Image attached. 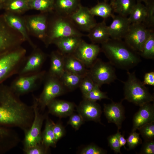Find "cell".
<instances>
[{
    "instance_id": "cell-1",
    "label": "cell",
    "mask_w": 154,
    "mask_h": 154,
    "mask_svg": "<svg viewBox=\"0 0 154 154\" xmlns=\"http://www.w3.org/2000/svg\"><path fill=\"white\" fill-rule=\"evenodd\" d=\"M32 105L22 102L10 86L0 85V124L17 127L24 132L30 127L34 117Z\"/></svg>"
},
{
    "instance_id": "cell-2",
    "label": "cell",
    "mask_w": 154,
    "mask_h": 154,
    "mask_svg": "<svg viewBox=\"0 0 154 154\" xmlns=\"http://www.w3.org/2000/svg\"><path fill=\"white\" fill-rule=\"evenodd\" d=\"M101 48L109 62L118 68L128 71L141 61L139 54L122 40L110 38L101 44Z\"/></svg>"
},
{
    "instance_id": "cell-3",
    "label": "cell",
    "mask_w": 154,
    "mask_h": 154,
    "mask_svg": "<svg viewBox=\"0 0 154 154\" xmlns=\"http://www.w3.org/2000/svg\"><path fill=\"white\" fill-rule=\"evenodd\" d=\"M127 79L123 82L124 99L139 107L153 101V95L137 77L135 71H127Z\"/></svg>"
},
{
    "instance_id": "cell-4",
    "label": "cell",
    "mask_w": 154,
    "mask_h": 154,
    "mask_svg": "<svg viewBox=\"0 0 154 154\" xmlns=\"http://www.w3.org/2000/svg\"><path fill=\"white\" fill-rule=\"evenodd\" d=\"M84 35L75 26L70 18L56 16L48 25L46 37L44 42L46 46L57 39L68 36L82 37Z\"/></svg>"
},
{
    "instance_id": "cell-5",
    "label": "cell",
    "mask_w": 154,
    "mask_h": 154,
    "mask_svg": "<svg viewBox=\"0 0 154 154\" xmlns=\"http://www.w3.org/2000/svg\"><path fill=\"white\" fill-rule=\"evenodd\" d=\"M26 50L21 46L0 55V85L18 72L25 60Z\"/></svg>"
},
{
    "instance_id": "cell-6",
    "label": "cell",
    "mask_w": 154,
    "mask_h": 154,
    "mask_svg": "<svg viewBox=\"0 0 154 154\" xmlns=\"http://www.w3.org/2000/svg\"><path fill=\"white\" fill-rule=\"evenodd\" d=\"M33 98L32 106L34 117L30 127L24 132L23 149L27 148L41 143V128L43 121L47 116L45 114L40 113L37 98L33 95Z\"/></svg>"
},
{
    "instance_id": "cell-7",
    "label": "cell",
    "mask_w": 154,
    "mask_h": 154,
    "mask_svg": "<svg viewBox=\"0 0 154 154\" xmlns=\"http://www.w3.org/2000/svg\"><path fill=\"white\" fill-rule=\"evenodd\" d=\"M88 70V75L100 88L104 84H110L117 79L115 69L109 62L97 58Z\"/></svg>"
},
{
    "instance_id": "cell-8",
    "label": "cell",
    "mask_w": 154,
    "mask_h": 154,
    "mask_svg": "<svg viewBox=\"0 0 154 154\" xmlns=\"http://www.w3.org/2000/svg\"><path fill=\"white\" fill-rule=\"evenodd\" d=\"M24 41L21 35L8 24L4 15H0V55L21 46Z\"/></svg>"
},
{
    "instance_id": "cell-9",
    "label": "cell",
    "mask_w": 154,
    "mask_h": 154,
    "mask_svg": "<svg viewBox=\"0 0 154 154\" xmlns=\"http://www.w3.org/2000/svg\"><path fill=\"white\" fill-rule=\"evenodd\" d=\"M44 71L19 75L10 86L13 91L20 96L33 92L37 88L45 75Z\"/></svg>"
},
{
    "instance_id": "cell-10",
    "label": "cell",
    "mask_w": 154,
    "mask_h": 154,
    "mask_svg": "<svg viewBox=\"0 0 154 154\" xmlns=\"http://www.w3.org/2000/svg\"><path fill=\"white\" fill-rule=\"evenodd\" d=\"M65 91L59 78L48 75L41 93L37 98L40 111H43L51 101L63 94Z\"/></svg>"
},
{
    "instance_id": "cell-11",
    "label": "cell",
    "mask_w": 154,
    "mask_h": 154,
    "mask_svg": "<svg viewBox=\"0 0 154 154\" xmlns=\"http://www.w3.org/2000/svg\"><path fill=\"white\" fill-rule=\"evenodd\" d=\"M143 23H131L124 37V41L139 54L142 50L144 44L151 30Z\"/></svg>"
},
{
    "instance_id": "cell-12",
    "label": "cell",
    "mask_w": 154,
    "mask_h": 154,
    "mask_svg": "<svg viewBox=\"0 0 154 154\" xmlns=\"http://www.w3.org/2000/svg\"><path fill=\"white\" fill-rule=\"evenodd\" d=\"M28 33L44 42L48 27L47 15L44 13L25 17L24 19Z\"/></svg>"
},
{
    "instance_id": "cell-13",
    "label": "cell",
    "mask_w": 154,
    "mask_h": 154,
    "mask_svg": "<svg viewBox=\"0 0 154 154\" xmlns=\"http://www.w3.org/2000/svg\"><path fill=\"white\" fill-rule=\"evenodd\" d=\"M101 51V47L98 45L89 44L82 40L72 54L86 67L90 68Z\"/></svg>"
},
{
    "instance_id": "cell-14",
    "label": "cell",
    "mask_w": 154,
    "mask_h": 154,
    "mask_svg": "<svg viewBox=\"0 0 154 154\" xmlns=\"http://www.w3.org/2000/svg\"><path fill=\"white\" fill-rule=\"evenodd\" d=\"M69 17L79 31L89 32L97 23L89 9L81 5Z\"/></svg>"
},
{
    "instance_id": "cell-15",
    "label": "cell",
    "mask_w": 154,
    "mask_h": 154,
    "mask_svg": "<svg viewBox=\"0 0 154 154\" xmlns=\"http://www.w3.org/2000/svg\"><path fill=\"white\" fill-rule=\"evenodd\" d=\"M76 110L84 121H93L101 123V108L96 102L84 99L77 107Z\"/></svg>"
},
{
    "instance_id": "cell-16",
    "label": "cell",
    "mask_w": 154,
    "mask_h": 154,
    "mask_svg": "<svg viewBox=\"0 0 154 154\" xmlns=\"http://www.w3.org/2000/svg\"><path fill=\"white\" fill-rule=\"evenodd\" d=\"M36 49L25 60L23 66L18 72L19 75L30 74L40 70L46 56L40 50Z\"/></svg>"
},
{
    "instance_id": "cell-17",
    "label": "cell",
    "mask_w": 154,
    "mask_h": 154,
    "mask_svg": "<svg viewBox=\"0 0 154 154\" xmlns=\"http://www.w3.org/2000/svg\"><path fill=\"white\" fill-rule=\"evenodd\" d=\"M122 102H112L110 104H104V112L108 122L115 123L118 131L121 128L122 123L125 118V110Z\"/></svg>"
},
{
    "instance_id": "cell-18",
    "label": "cell",
    "mask_w": 154,
    "mask_h": 154,
    "mask_svg": "<svg viewBox=\"0 0 154 154\" xmlns=\"http://www.w3.org/2000/svg\"><path fill=\"white\" fill-rule=\"evenodd\" d=\"M112 21L108 26L110 38L122 40L127 34L131 23L128 17L118 15L112 17Z\"/></svg>"
},
{
    "instance_id": "cell-19",
    "label": "cell",
    "mask_w": 154,
    "mask_h": 154,
    "mask_svg": "<svg viewBox=\"0 0 154 154\" xmlns=\"http://www.w3.org/2000/svg\"><path fill=\"white\" fill-rule=\"evenodd\" d=\"M4 15L9 25L19 32L22 35L25 41L28 42L34 49L36 48V46L29 36L24 19L17 15L8 12L5 13Z\"/></svg>"
},
{
    "instance_id": "cell-20",
    "label": "cell",
    "mask_w": 154,
    "mask_h": 154,
    "mask_svg": "<svg viewBox=\"0 0 154 154\" xmlns=\"http://www.w3.org/2000/svg\"><path fill=\"white\" fill-rule=\"evenodd\" d=\"M154 121V105L148 103L140 106L138 111L135 114L133 120L132 131H135L140 126Z\"/></svg>"
},
{
    "instance_id": "cell-21",
    "label": "cell",
    "mask_w": 154,
    "mask_h": 154,
    "mask_svg": "<svg viewBox=\"0 0 154 154\" xmlns=\"http://www.w3.org/2000/svg\"><path fill=\"white\" fill-rule=\"evenodd\" d=\"M75 107L72 102L55 99L47 106L48 113L60 117L69 116L73 113Z\"/></svg>"
},
{
    "instance_id": "cell-22",
    "label": "cell",
    "mask_w": 154,
    "mask_h": 154,
    "mask_svg": "<svg viewBox=\"0 0 154 154\" xmlns=\"http://www.w3.org/2000/svg\"><path fill=\"white\" fill-rule=\"evenodd\" d=\"M81 37L71 36L60 38L53 41L59 52L63 55L73 54L82 40Z\"/></svg>"
},
{
    "instance_id": "cell-23",
    "label": "cell",
    "mask_w": 154,
    "mask_h": 154,
    "mask_svg": "<svg viewBox=\"0 0 154 154\" xmlns=\"http://www.w3.org/2000/svg\"><path fill=\"white\" fill-rule=\"evenodd\" d=\"M87 35L92 43H103L110 38L108 26L106 25L105 19L101 22L97 23L88 32Z\"/></svg>"
},
{
    "instance_id": "cell-24",
    "label": "cell",
    "mask_w": 154,
    "mask_h": 154,
    "mask_svg": "<svg viewBox=\"0 0 154 154\" xmlns=\"http://www.w3.org/2000/svg\"><path fill=\"white\" fill-rule=\"evenodd\" d=\"M80 0H54V10L56 13L69 17L75 13L81 5Z\"/></svg>"
},
{
    "instance_id": "cell-25",
    "label": "cell",
    "mask_w": 154,
    "mask_h": 154,
    "mask_svg": "<svg viewBox=\"0 0 154 154\" xmlns=\"http://www.w3.org/2000/svg\"><path fill=\"white\" fill-rule=\"evenodd\" d=\"M64 70L83 76L87 75L88 70L73 54L64 55Z\"/></svg>"
},
{
    "instance_id": "cell-26",
    "label": "cell",
    "mask_w": 154,
    "mask_h": 154,
    "mask_svg": "<svg viewBox=\"0 0 154 154\" xmlns=\"http://www.w3.org/2000/svg\"><path fill=\"white\" fill-rule=\"evenodd\" d=\"M48 75L60 78L64 71V55L59 51L52 52L50 54Z\"/></svg>"
},
{
    "instance_id": "cell-27",
    "label": "cell",
    "mask_w": 154,
    "mask_h": 154,
    "mask_svg": "<svg viewBox=\"0 0 154 154\" xmlns=\"http://www.w3.org/2000/svg\"><path fill=\"white\" fill-rule=\"evenodd\" d=\"M47 116L44 129L41 133V143L48 150L50 147H55L56 142L53 130L54 123Z\"/></svg>"
},
{
    "instance_id": "cell-28",
    "label": "cell",
    "mask_w": 154,
    "mask_h": 154,
    "mask_svg": "<svg viewBox=\"0 0 154 154\" xmlns=\"http://www.w3.org/2000/svg\"><path fill=\"white\" fill-rule=\"evenodd\" d=\"M136 3L135 0H115L110 4L114 13L127 17Z\"/></svg>"
},
{
    "instance_id": "cell-29",
    "label": "cell",
    "mask_w": 154,
    "mask_h": 154,
    "mask_svg": "<svg viewBox=\"0 0 154 154\" xmlns=\"http://www.w3.org/2000/svg\"><path fill=\"white\" fill-rule=\"evenodd\" d=\"M6 12L16 15L22 14L30 9L28 0H7L3 4Z\"/></svg>"
},
{
    "instance_id": "cell-30",
    "label": "cell",
    "mask_w": 154,
    "mask_h": 154,
    "mask_svg": "<svg viewBox=\"0 0 154 154\" xmlns=\"http://www.w3.org/2000/svg\"><path fill=\"white\" fill-rule=\"evenodd\" d=\"M84 77L64 70L59 79L65 89L72 90L79 87Z\"/></svg>"
},
{
    "instance_id": "cell-31",
    "label": "cell",
    "mask_w": 154,
    "mask_h": 154,
    "mask_svg": "<svg viewBox=\"0 0 154 154\" xmlns=\"http://www.w3.org/2000/svg\"><path fill=\"white\" fill-rule=\"evenodd\" d=\"M147 14V8L146 6L142 3L136 2L128 18L131 23H143Z\"/></svg>"
},
{
    "instance_id": "cell-32",
    "label": "cell",
    "mask_w": 154,
    "mask_h": 154,
    "mask_svg": "<svg viewBox=\"0 0 154 154\" xmlns=\"http://www.w3.org/2000/svg\"><path fill=\"white\" fill-rule=\"evenodd\" d=\"M89 9L94 16H99L105 19L110 17L112 18L114 15L111 5L105 1L98 3Z\"/></svg>"
},
{
    "instance_id": "cell-33",
    "label": "cell",
    "mask_w": 154,
    "mask_h": 154,
    "mask_svg": "<svg viewBox=\"0 0 154 154\" xmlns=\"http://www.w3.org/2000/svg\"><path fill=\"white\" fill-rule=\"evenodd\" d=\"M54 0H31L29 1L30 9L39 11L42 13L54 10Z\"/></svg>"
},
{
    "instance_id": "cell-34",
    "label": "cell",
    "mask_w": 154,
    "mask_h": 154,
    "mask_svg": "<svg viewBox=\"0 0 154 154\" xmlns=\"http://www.w3.org/2000/svg\"><path fill=\"white\" fill-rule=\"evenodd\" d=\"M140 56L146 59H154V32L151 30L145 42Z\"/></svg>"
},
{
    "instance_id": "cell-35",
    "label": "cell",
    "mask_w": 154,
    "mask_h": 154,
    "mask_svg": "<svg viewBox=\"0 0 154 154\" xmlns=\"http://www.w3.org/2000/svg\"><path fill=\"white\" fill-rule=\"evenodd\" d=\"M137 129L144 140H154V121L145 124Z\"/></svg>"
},
{
    "instance_id": "cell-36",
    "label": "cell",
    "mask_w": 154,
    "mask_h": 154,
    "mask_svg": "<svg viewBox=\"0 0 154 154\" xmlns=\"http://www.w3.org/2000/svg\"><path fill=\"white\" fill-rule=\"evenodd\" d=\"M100 88L96 84L91 91L83 96L84 99L94 102H96L103 99H110L106 93L102 92Z\"/></svg>"
},
{
    "instance_id": "cell-37",
    "label": "cell",
    "mask_w": 154,
    "mask_h": 154,
    "mask_svg": "<svg viewBox=\"0 0 154 154\" xmlns=\"http://www.w3.org/2000/svg\"><path fill=\"white\" fill-rule=\"evenodd\" d=\"M145 5L147 8V14L145 21L143 23L148 28L154 29V0H149Z\"/></svg>"
},
{
    "instance_id": "cell-38",
    "label": "cell",
    "mask_w": 154,
    "mask_h": 154,
    "mask_svg": "<svg viewBox=\"0 0 154 154\" xmlns=\"http://www.w3.org/2000/svg\"><path fill=\"white\" fill-rule=\"evenodd\" d=\"M96 84L91 78L87 75L83 78L79 87L84 96L91 91Z\"/></svg>"
},
{
    "instance_id": "cell-39",
    "label": "cell",
    "mask_w": 154,
    "mask_h": 154,
    "mask_svg": "<svg viewBox=\"0 0 154 154\" xmlns=\"http://www.w3.org/2000/svg\"><path fill=\"white\" fill-rule=\"evenodd\" d=\"M139 133L132 131L126 139L127 145L129 150L135 148L142 143V140Z\"/></svg>"
},
{
    "instance_id": "cell-40",
    "label": "cell",
    "mask_w": 154,
    "mask_h": 154,
    "mask_svg": "<svg viewBox=\"0 0 154 154\" xmlns=\"http://www.w3.org/2000/svg\"><path fill=\"white\" fill-rule=\"evenodd\" d=\"M23 151L25 154H46L48 153L49 151L41 143L27 148L23 149Z\"/></svg>"
},
{
    "instance_id": "cell-41",
    "label": "cell",
    "mask_w": 154,
    "mask_h": 154,
    "mask_svg": "<svg viewBox=\"0 0 154 154\" xmlns=\"http://www.w3.org/2000/svg\"><path fill=\"white\" fill-rule=\"evenodd\" d=\"M106 150L93 144L88 145L82 149L80 152L81 154H105Z\"/></svg>"
},
{
    "instance_id": "cell-42",
    "label": "cell",
    "mask_w": 154,
    "mask_h": 154,
    "mask_svg": "<svg viewBox=\"0 0 154 154\" xmlns=\"http://www.w3.org/2000/svg\"><path fill=\"white\" fill-rule=\"evenodd\" d=\"M67 124L70 125L75 130H78L84 123V121L78 114L72 113L69 116Z\"/></svg>"
},
{
    "instance_id": "cell-43",
    "label": "cell",
    "mask_w": 154,
    "mask_h": 154,
    "mask_svg": "<svg viewBox=\"0 0 154 154\" xmlns=\"http://www.w3.org/2000/svg\"><path fill=\"white\" fill-rule=\"evenodd\" d=\"M108 140L109 145L112 150L116 153H121L117 132L115 134L109 136Z\"/></svg>"
},
{
    "instance_id": "cell-44",
    "label": "cell",
    "mask_w": 154,
    "mask_h": 154,
    "mask_svg": "<svg viewBox=\"0 0 154 154\" xmlns=\"http://www.w3.org/2000/svg\"><path fill=\"white\" fill-rule=\"evenodd\" d=\"M140 153L141 154H154V140H144L142 144Z\"/></svg>"
},
{
    "instance_id": "cell-45",
    "label": "cell",
    "mask_w": 154,
    "mask_h": 154,
    "mask_svg": "<svg viewBox=\"0 0 154 154\" xmlns=\"http://www.w3.org/2000/svg\"><path fill=\"white\" fill-rule=\"evenodd\" d=\"M53 130L56 142H57L65 134V130L60 122L56 123H54L53 127Z\"/></svg>"
},
{
    "instance_id": "cell-46",
    "label": "cell",
    "mask_w": 154,
    "mask_h": 154,
    "mask_svg": "<svg viewBox=\"0 0 154 154\" xmlns=\"http://www.w3.org/2000/svg\"><path fill=\"white\" fill-rule=\"evenodd\" d=\"M143 84L154 86V72H150L146 73L144 76Z\"/></svg>"
},
{
    "instance_id": "cell-47",
    "label": "cell",
    "mask_w": 154,
    "mask_h": 154,
    "mask_svg": "<svg viewBox=\"0 0 154 154\" xmlns=\"http://www.w3.org/2000/svg\"><path fill=\"white\" fill-rule=\"evenodd\" d=\"M15 131L13 129L0 127V136L8 137L12 136L15 134Z\"/></svg>"
},
{
    "instance_id": "cell-48",
    "label": "cell",
    "mask_w": 154,
    "mask_h": 154,
    "mask_svg": "<svg viewBox=\"0 0 154 154\" xmlns=\"http://www.w3.org/2000/svg\"><path fill=\"white\" fill-rule=\"evenodd\" d=\"M117 132L120 147L121 148V147L123 146L125 149V145L127 143V140L125 138L123 135H121L118 131H117Z\"/></svg>"
},
{
    "instance_id": "cell-49",
    "label": "cell",
    "mask_w": 154,
    "mask_h": 154,
    "mask_svg": "<svg viewBox=\"0 0 154 154\" xmlns=\"http://www.w3.org/2000/svg\"><path fill=\"white\" fill-rule=\"evenodd\" d=\"M136 2L143 3L145 5L146 4L149 0H135Z\"/></svg>"
},
{
    "instance_id": "cell-50",
    "label": "cell",
    "mask_w": 154,
    "mask_h": 154,
    "mask_svg": "<svg viewBox=\"0 0 154 154\" xmlns=\"http://www.w3.org/2000/svg\"><path fill=\"white\" fill-rule=\"evenodd\" d=\"M7 0H0V4H3Z\"/></svg>"
},
{
    "instance_id": "cell-51",
    "label": "cell",
    "mask_w": 154,
    "mask_h": 154,
    "mask_svg": "<svg viewBox=\"0 0 154 154\" xmlns=\"http://www.w3.org/2000/svg\"><path fill=\"white\" fill-rule=\"evenodd\" d=\"M114 0H104V1L107 3L109 1L110 2V3L113 2Z\"/></svg>"
},
{
    "instance_id": "cell-52",
    "label": "cell",
    "mask_w": 154,
    "mask_h": 154,
    "mask_svg": "<svg viewBox=\"0 0 154 154\" xmlns=\"http://www.w3.org/2000/svg\"><path fill=\"white\" fill-rule=\"evenodd\" d=\"M3 4H0V10H1L2 8H3Z\"/></svg>"
},
{
    "instance_id": "cell-53",
    "label": "cell",
    "mask_w": 154,
    "mask_h": 154,
    "mask_svg": "<svg viewBox=\"0 0 154 154\" xmlns=\"http://www.w3.org/2000/svg\"><path fill=\"white\" fill-rule=\"evenodd\" d=\"M28 1H30V0H28Z\"/></svg>"
}]
</instances>
